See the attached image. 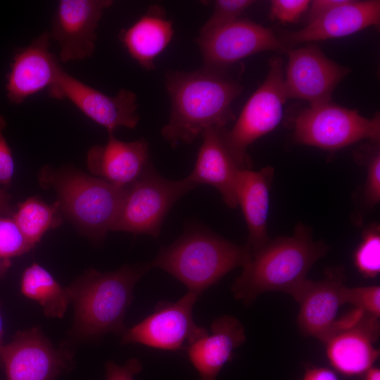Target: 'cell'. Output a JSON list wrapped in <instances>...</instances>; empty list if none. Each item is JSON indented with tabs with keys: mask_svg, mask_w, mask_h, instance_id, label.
<instances>
[{
	"mask_svg": "<svg viewBox=\"0 0 380 380\" xmlns=\"http://www.w3.org/2000/svg\"><path fill=\"white\" fill-rule=\"evenodd\" d=\"M141 369L142 365L137 358H132L121 366L109 361L106 364V380H134V376Z\"/></svg>",
	"mask_w": 380,
	"mask_h": 380,
	"instance_id": "obj_33",
	"label": "cell"
},
{
	"mask_svg": "<svg viewBox=\"0 0 380 380\" xmlns=\"http://www.w3.org/2000/svg\"><path fill=\"white\" fill-rule=\"evenodd\" d=\"M354 262L365 277L374 278L380 272V228L372 224L362 234V241L356 249Z\"/></svg>",
	"mask_w": 380,
	"mask_h": 380,
	"instance_id": "obj_26",
	"label": "cell"
},
{
	"mask_svg": "<svg viewBox=\"0 0 380 380\" xmlns=\"http://www.w3.org/2000/svg\"><path fill=\"white\" fill-rule=\"evenodd\" d=\"M343 304L350 303L355 308L379 319L380 316L379 286L348 288L345 286L342 291Z\"/></svg>",
	"mask_w": 380,
	"mask_h": 380,
	"instance_id": "obj_29",
	"label": "cell"
},
{
	"mask_svg": "<svg viewBox=\"0 0 380 380\" xmlns=\"http://www.w3.org/2000/svg\"><path fill=\"white\" fill-rule=\"evenodd\" d=\"M49 94L52 99H68L108 133L120 127L134 129L139 120L135 93L121 89L115 96H108L77 80L62 67L55 83L49 88Z\"/></svg>",
	"mask_w": 380,
	"mask_h": 380,
	"instance_id": "obj_10",
	"label": "cell"
},
{
	"mask_svg": "<svg viewBox=\"0 0 380 380\" xmlns=\"http://www.w3.org/2000/svg\"><path fill=\"white\" fill-rule=\"evenodd\" d=\"M244 327L234 317L215 319L210 331L186 350L190 362L201 380H216L222 367L232 359L234 350L246 341Z\"/></svg>",
	"mask_w": 380,
	"mask_h": 380,
	"instance_id": "obj_21",
	"label": "cell"
},
{
	"mask_svg": "<svg viewBox=\"0 0 380 380\" xmlns=\"http://www.w3.org/2000/svg\"><path fill=\"white\" fill-rule=\"evenodd\" d=\"M286 52L289 63L284 84L288 99L305 100L310 105L331 101L334 89L350 71L328 58L314 44Z\"/></svg>",
	"mask_w": 380,
	"mask_h": 380,
	"instance_id": "obj_13",
	"label": "cell"
},
{
	"mask_svg": "<svg viewBox=\"0 0 380 380\" xmlns=\"http://www.w3.org/2000/svg\"><path fill=\"white\" fill-rule=\"evenodd\" d=\"M0 308H1V302H0ZM3 335H4V328H3V321L0 312V364H1V352L4 347L3 343Z\"/></svg>",
	"mask_w": 380,
	"mask_h": 380,
	"instance_id": "obj_39",
	"label": "cell"
},
{
	"mask_svg": "<svg viewBox=\"0 0 380 380\" xmlns=\"http://www.w3.org/2000/svg\"><path fill=\"white\" fill-rule=\"evenodd\" d=\"M365 201L369 208L380 201V153L375 151L367 161V178L364 190Z\"/></svg>",
	"mask_w": 380,
	"mask_h": 380,
	"instance_id": "obj_30",
	"label": "cell"
},
{
	"mask_svg": "<svg viewBox=\"0 0 380 380\" xmlns=\"http://www.w3.org/2000/svg\"><path fill=\"white\" fill-rule=\"evenodd\" d=\"M255 1L251 0H217L208 20L203 25L199 36L209 34L240 18Z\"/></svg>",
	"mask_w": 380,
	"mask_h": 380,
	"instance_id": "obj_27",
	"label": "cell"
},
{
	"mask_svg": "<svg viewBox=\"0 0 380 380\" xmlns=\"http://www.w3.org/2000/svg\"><path fill=\"white\" fill-rule=\"evenodd\" d=\"M347 0H314L310 2L308 12L309 22L329 13L334 8L344 4Z\"/></svg>",
	"mask_w": 380,
	"mask_h": 380,
	"instance_id": "obj_34",
	"label": "cell"
},
{
	"mask_svg": "<svg viewBox=\"0 0 380 380\" xmlns=\"http://www.w3.org/2000/svg\"><path fill=\"white\" fill-rule=\"evenodd\" d=\"M342 269L327 270L321 281L308 280L298 300V325L300 332L325 342L329 337L336 315L343 304Z\"/></svg>",
	"mask_w": 380,
	"mask_h": 380,
	"instance_id": "obj_17",
	"label": "cell"
},
{
	"mask_svg": "<svg viewBox=\"0 0 380 380\" xmlns=\"http://www.w3.org/2000/svg\"><path fill=\"white\" fill-rule=\"evenodd\" d=\"M14 212L11 204V196L0 188V215L12 217Z\"/></svg>",
	"mask_w": 380,
	"mask_h": 380,
	"instance_id": "obj_36",
	"label": "cell"
},
{
	"mask_svg": "<svg viewBox=\"0 0 380 380\" xmlns=\"http://www.w3.org/2000/svg\"><path fill=\"white\" fill-rule=\"evenodd\" d=\"M32 248L13 218L0 215V258L10 260L27 253Z\"/></svg>",
	"mask_w": 380,
	"mask_h": 380,
	"instance_id": "obj_28",
	"label": "cell"
},
{
	"mask_svg": "<svg viewBox=\"0 0 380 380\" xmlns=\"http://www.w3.org/2000/svg\"><path fill=\"white\" fill-rule=\"evenodd\" d=\"M274 168L266 167L260 171L239 170L236 181V196L241 208L248 230L246 245L251 256L270 240L267 234L270 191Z\"/></svg>",
	"mask_w": 380,
	"mask_h": 380,
	"instance_id": "obj_19",
	"label": "cell"
},
{
	"mask_svg": "<svg viewBox=\"0 0 380 380\" xmlns=\"http://www.w3.org/2000/svg\"><path fill=\"white\" fill-rule=\"evenodd\" d=\"M6 127L4 117L0 114V184H10L14 174V161L11 148L4 135Z\"/></svg>",
	"mask_w": 380,
	"mask_h": 380,
	"instance_id": "obj_32",
	"label": "cell"
},
{
	"mask_svg": "<svg viewBox=\"0 0 380 380\" xmlns=\"http://www.w3.org/2000/svg\"><path fill=\"white\" fill-rule=\"evenodd\" d=\"M302 380H338L336 374L325 367H314L308 369Z\"/></svg>",
	"mask_w": 380,
	"mask_h": 380,
	"instance_id": "obj_35",
	"label": "cell"
},
{
	"mask_svg": "<svg viewBox=\"0 0 380 380\" xmlns=\"http://www.w3.org/2000/svg\"><path fill=\"white\" fill-rule=\"evenodd\" d=\"M284 79L281 58H271L264 82L249 98L234 127L229 130L220 128L226 148L241 170L251 167L248 147L274 129L281 120L283 106L288 99Z\"/></svg>",
	"mask_w": 380,
	"mask_h": 380,
	"instance_id": "obj_6",
	"label": "cell"
},
{
	"mask_svg": "<svg viewBox=\"0 0 380 380\" xmlns=\"http://www.w3.org/2000/svg\"><path fill=\"white\" fill-rule=\"evenodd\" d=\"M110 0H61L54 13L50 38L60 47L62 62L90 58L95 50L96 29Z\"/></svg>",
	"mask_w": 380,
	"mask_h": 380,
	"instance_id": "obj_12",
	"label": "cell"
},
{
	"mask_svg": "<svg viewBox=\"0 0 380 380\" xmlns=\"http://www.w3.org/2000/svg\"><path fill=\"white\" fill-rule=\"evenodd\" d=\"M380 22V1L377 0L350 1L334 8L322 16L309 22L304 28L286 32L279 39L288 50L307 42L346 37Z\"/></svg>",
	"mask_w": 380,
	"mask_h": 380,
	"instance_id": "obj_16",
	"label": "cell"
},
{
	"mask_svg": "<svg viewBox=\"0 0 380 380\" xmlns=\"http://www.w3.org/2000/svg\"><path fill=\"white\" fill-rule=\"evenodd\" d=\"M195 187L188 177L167 179L151 165L128 185L111 230L158 238L169 210L182 196Z\"/></svg>",
	"mask_w": 380,
	"mask_h": 380,
	"instance_id": "obj_7",
	"label": "cell"
},
{
	"mask_svg": "<svg viewBox=\"0 0 380 380\" xmlns=\"http://www.w3.org/2000/svg\"><path fill=\"white\" fill-rule=\"evenodd\" d=\"M39 182L54 189L60 211L94 241L103 240L111 230L128 187L70 167L44 166Z\"/></svg>",
	"mask_w": 380,
	"mask_h": 380,
	"instance_id": "obj_4",
	"label": "cell"
},
{
	"mask_svg": "<svg viewBox=\"0 0 380 380\" xmlns=\"http://www.w3.org/2000/svg\"><path fill=\"white\" fill-rule=\"evenodd\" d=\"M251 258L246 246H239L204 229L191 230L160 251L149 267L170 274L187 288L201 294L226 274Z\"/></svg>",
	"mask_w": 380,
	"mask_h": 380,
	"instance_id": "obj_5",
	"label": "cell"
},
{
	"mask_svg": "<svg viewBox=\"0 0 380 380\" xmlns=\"http://www.w3.org/2000/svg\"><path fill=\"white\" fill-rule=\"evenodd\" d=\"M172 23L162 6L151 5L141 17L122 30L120 39L130 56L143 68L151 70L156 57L172 39Z\"/></svg>",
	"mask_w": 380,
	"mask_h": 380,
	"instance_id": "obj_23",
	"label": "cell"
},
{
	"mask_svg": "<svg viewBox=\"0 0 380 380\" xmlns=\"http://www.w3.org/2000/svg\"><path fill=\"white\" fill-rule=\"evenodd\" d=\"M89 171L110 183L127 186L136 181L151 165L148 144L144 139L131 142L118 139L108 133L104 145H94L87 156Z\"/></svg>",
	"mask_w": 380,
	"mask_h": 380,
	"instance_id": "obj_18",
	"label": "cell"
},
{
	"mask_svg": "<svg viewBox=\"0 0 380 380\" xmlns=\"http://www.w3.org/2000/svg\"><path fill=\"white\" fill-rule=\"evenodd\" d=\"M56 201L48 205L37 197H30L18 203L12 217L27 241L34 247L46 231L61 223Z\"/></svg>",
	"mask_w": 380,
	"mask_h": 380,
	"instance_id": "obj_25",
	"label": "cell"
},
{
	"mask_svg": "<svg viewBox=\"0 0 380 380\" xmlns=\"http://www.w3.org/2000/svg\"><path fill=\"white\" fill-rule=\"evenodd\" d=\"M72 357L67 347H54L39 327H33L18 331L4 346L1 364L7 380H54Z\"/></svg>",
	"mask_w": 380,
	"mask_h": 380,
	"instance_id": "obj_11",
	"label": "cell"
},
{
	"mask_svg": "<svg viewBox=\"0 0 380 380\" xmlns=\"http://www.w3.org/2000/svg\"><path fill=\"white\" fill-rule=\"evenodd\" d=\"M310 2L308 0H272L270 16L283 23L295 22L307 10Z\"/></svg>",
	"mask_w": 380,
	"mask_h": 380,
	"instance_id": "obj_31",
	"label": "cell"
},
{
	"mask_svg": "<svg viewBox=\"0 0 380 380\" xmlns=\"http://www.w3.org/2000/svg\"><path fill=\"white\" fill-rule=\"evenodd\" d=\"M379 327L378 318L366 314L355 327L329 337L324 343L331 366L346 375L365 373L379 355L373 345Z\"/></svg>",
	"mask_w": 380,
	"mask_h": 380,
	"instance_id": "obj_20",
	"label": "cell"
},
{
	"mask_svg": "<svg viewBox=\"0 0 380 380\" xmlns=\"http://www.w3.org/2000/svg\"><path fill=\"white\" fill-rule=\"evenodd\" d=\"M365 380H380V370L379 368L371 367L365 372Z\"/></svg>",
	"mask_w": 380,
	"mask_h": 380,
	"instance_id": "obj_37",
	"label": "cell"
},
{
	"mask_svg": "<svg viewBox=\"0 0 380 380\" xmlns=\"http://www.w3.org/2000/svg\"><path fill=\"white\" fill-rule=\"evenodd\" d=\"M199 298L196 293L188 291L175 303L158 302L152 314L126 329L122 335V343H139L172 351L186 350L208 332L193 319V306Z\"/></svg>",
	"mask_w": 380,
	"mask_h": 380,
	"instance_id": "obj_9",
	"label": "cell"
},
{
	"mask_svg": "<svg viewBox=\"0 0 380 380\" xmlns=\"http://www.w3.org/2000/svg\"><path fill=\"white\" fill-rule=\"evenodd\" d=\"M49 32L45 31L13 57L6 85L10 103L21 104L55 83L61 66L49 50Z\"/></svg>",
	"mask_w": 380,
	"mask_h": 380,
	"instance_id": "obj_15",
	"label": "cell"
},
{
	"mask_svg": "<svg viewBox=\"0 0 380 380\" xmlns=\"http://www.w3.org/2000/svg\"><path fill=\"white\" fill-rule=\"evenodd\" d=\"M10 266L11 260L9 259H4L0 258V280L7 272Z\"/></svg>",
	"mask_w": 380,
	"mask_h": 380,
	"instance_id": "obj_38",
	"label": "cell"
},
{
	"mask_svg": "<svg viewBox=\"0 0 380 380\" xmlns=\"http://www.w3.org/2000/svg\"><path fill=\"white\" fill-rule=\"evenodd\" d=\"M203 67L222 69L246 56L266 51L286 49L273 32L248 19L230 24L197 39Z\"/></svg>",
	"mask_w": 380,
	"mask_h": 380,
	"instance_id": "obj_14",
	"label": "cell"
},
{
	"mask_svg": "<svg viewBox=\"0 0 380 380\" xmlns=\"http://www.w3.org/2000/svg\"><path fill=\"white\" fill-rule=\"evenodd\" d=\"M327 251L324 242L313 240L311 229L299 223L292 236L270 240L251 256L232 286L234 296L249 305L262 293L279 291L298 302L308 271Z\"/></svg>",
	"mask_w": 380,
	"mask_h": 380,
	"instance_id": "obj_2",
	"label": "cell"
},
{
	"mask_svg": "<svg viewBox=\"0 0 380 380\" xmlns=\"http://www.w3.org/2000/svg\"><path fill=\"white\" fill-rule=\"evenodd\" d=\"M293 137L299 144L328 151L338 150L364 139L379 143V115L369 119L331 101L313 104L295 118Z\"/></svg>",
	"mask_w": 380,
	"mask_h": 380,
	"instance_id": "obj_8",
	"label": "cell"
},
{
	"mask_svg": "<svg viewBox=\"0 0 380 380\" xmlns=\"http://www.w3.org/2000/svg\"><path fill=\"white\" fill-rule=\"evenodd\" d=\"M20 291L27 298L37 301L50 317L62 318L71 302L68 287L62 286L49 272L35 262L23 272Z\"/></svg>",
	"mask_w": 380,
	"mask_h": 380,
	"instance_id": "obj_24",
	"label": "cell"
},
{
	"mask_svg": "<svg viewBox=\"0 0 380 380\" xmlns=\"http://www.w3.org/2000/svg\"><path fill=\"white\" fill-rule=\"evenodd\" d=\"M150 269L148 263L125 265L108 272L90 269L77 278L68 286L75 308L74 332L82 337L122 335L135 284Z\"/></svg>",
	"mask_w": 380,
	"mask_h": 380,
	"instance_id": "obj_3",
	"label": "cell"
},
{
	"mask_svg": "<svg viewBox=\"0 0 380 380\" xmlns=\"http://www.w3.org/2000/svg\"><path fill=\"white\" fill-rule=\"evenodd\" d=\"M202 135L203 144L194 170L187 177L196 186L203 184L214 186L228 207L236 208V181L241 169L226 148L219 127L208 128Z\"/></svg>",
	"mask_w": 380,
	"mask_h": 380,
	"instance_id": "obj_22",
	"label": "cell"
},
{
	"mask_svg": "<svg viewBox=\"0 0 380 380\" xmlns=\"http://www.w3.org/2000/svg\"><path fill=\"white\" fill-rule=\"evenodd\" d=\"M221 70L202 67L165 76L171 109L161 134L172 147L191 144L208 128L224 127L234 118L231 106L242 87Z\"/></svg>",
	"mask_w": 380,
	"mask_h": 380,
	"instance_id": "obj_1",
	"label": "cell"
}]
</instances>
